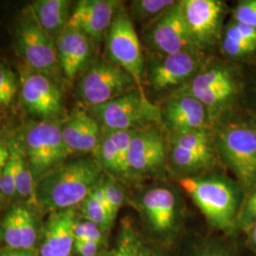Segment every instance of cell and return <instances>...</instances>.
Masks as SVG:
<instances>
[{"label": "cell", "instance_id": "cell-1", "mask_svg": "<svg viewBox=\"0 0 256 256\" xmlns=\"http://www.w3.org/2000/svg\"><path fill=\"white\" fill-rule=\"evenodd\" d=\"M102 172L94 158L64 160L36 182V202L44 210L72 209L100 183Z\"/></svg>", "mask_w": 256, "mask_h": 256}, {"label": "cell", "instance_id": "cell-2", "mask_svg": "<svg viewBox=\"0 0 256 256\" xmlns=\"http://www.w3.org/2000/svg\"><path fill=\"white\" fill-rule=\"evenodd\" d=\"M180 186L212 227L225 232L234 228L240 194L234 183L220 176H191L182 178Z\"/></svg>", "mask_w": 256, "mask_h": 256}, {"label": "cell", "instance_id": "cell-3", "mask_svg": "<svg viewBox=\"0 0 256 256\" xmlns=\"http://www.w3.org/2000/svg\"><path fill=\"white\" fill-rule=\"evenodd\" d=\"M238 93L236 81L229 68L212 64L196 74L172 95L196 99L208 111L210 124L227 110Z\"/></svg>", "mask_w": 256, "mask_h": 256}, {"label": "cell", "instance_id": "cell-4", "mask_svg": "<svg viewBox=\"0 0 256 256\" xmlns=\"http://www.w3.org/2000/svg\"><path fill=\"white\" fill-rule=\"evenodd\" d=\"M90 110L106 131L140 129V126L160 120V108L147 99L144 92L138 88Z\"/></svg>", "mask_w": 256, "mask_h": 256}, {"label": "cell", "instance_id": "cell-5", "mask_svg": "<svg viewBox=\"0 0 256 256\" xmlns=\"http://www.w3.org/2000/svg\"><path fill=\"white\" fill-rule=\"evenodd\" d=\"M216 147L241 184L256 185V129L244 124H230L218 131Z\"/></svg>", "mask_w": 256, "mask_h": 256}, {"label": "cell", "instance_id": "cell-6", "mask_svg": "<svg viewBox=\"0 0 256 256\" xmlns=\"http://www.w3.org/2000/svg\"><path fill=\"white\" fill-rule=\"evenodd\" d=\"M25 148L36 182L70 156L62 128L52 120H40L30 124L25 133Z\"/></svg>", "mask_w": 256, "mask_h": 256}, {"label": "cell", "instance_id": "cell-7", "mask_svg": "<svg viewBox=\"0 0 256 256\" xmlns=\"http://www.w3.org/2000/svg\"><path fill=\"white\" fill-rule=\"evenodd\" d=\"M134 86H137L135 80L124 68L111 61L100 60L82 76L78 84V93L82 101L92 108L136 90Z\"/></svg>", "mask_w": 256, "mask_h": 256}, {"label": "cell", "instance_id": "cell-8", "mask_svg": "<svg viewBox=\"0 0 256 256\" xmlns=\"http://www.w3.org/2000/svg\"><path fill=\"white\" fill-rule=\"evenodd\" d=\"M106 52L110 61L130 74L137 84L138 90L144 92L142 86L144 64L140 43L132 20L120 8L108 32Z\"/></svg>", "mask_w": 256, "mask_h": 256}, {"label": "cell", "instance_id": "cell-9", "mask_svg": "<svg viewBox=\"0 0 256 256\" xmlns=\"http://www.w3.org/2000/svg\"><path fill=\"white\" fill-rule=\"evenodd\" d=\"M16 45L19 54L34 72L46 74L54 70L58 63L54 40L38 25L30 10L19 24Z\"/></svg>", "mask_w": 256, "mask_h": 256}, {"label": "cell", "instance_id": "cell-10", "mask_svg": "<svg viewBox=\"0 0 256 256\" xmlns=\"http://www.w3.org/2000/svg\"><path fill=\"white\" fill-rule=\"evenodd\" d=\"M180 5L196 46L203 50L214 46L220 37L225 3L220 0H183Z\"/></svg>", "mask_w": 256, "mask_h": 256}, {"label": "cell", "instance_id": "cell-11", "mask_svg": "<svg viewBox=\"0 0 256 256\" xmlns=\"http://www.w3.org/2000/svg\"><path fill=\"white\" fill-rule=\"evenodd\" d=\"M148 37L152 46L165 56L198 50L186 25L180 1L153 21Z\"/></svg>", "mask_w": 256, "mask_h": 256}, {"label": "cell", "instance_id": "cell-12", "mask_svg": "<svg viewBox=\"0 0 256 256\" xmlns=\"http://www.w3.org/2000/svg\"><path fill=\"white\" fill-rule=\"evenodd\" d=\"M21 97L28 111L43 120H52L64 110L62 92L46 74H25L21 78Z\"/></svg>", "mask_w": 256, "mask_h": 256}, {"label": "cell", "instance_id": "cell-13", "mask_svg": "<svg viewBox=\"0 0 256 256\" xmlns=\"http://www.w3.org/2000/svg\"><path fill=\"white\" fill-rule=\"evenodd\" d=\"M203 64L204 55L200 50L166 55L151 68L150 84L156 92L182 86L202 70Z\"/></svg>", "mask_w": 256, "mask_h": 256}, {"label": "cell", "instance_id": "cell-14", "mask_svg": "<svg viewBox=\"0 0 256 256\" xmlns=\"http://www.w3.org/2000/svg\"><path fill=\"white\" fill-rule=\"evenodd\" d=\"M166 148L164 138L156 129H137L128 155V174L140 176L158 171L164 164Z\"/></svg>", "mask_w": 256, "mask_h": 256}, {"label": "cell", "instance_id": "cell-15", "mask_svg": "<svg viewBox=\"0 0 256 256\" xmlns=\"http://www.w3.org/2000/svg\"><path fill=\"white\" fill-rule=\"evenodd\" d=\"M160 120L172 134L208 130V111L191 96L172 95L160 108Z\"/></svg>", "mask_w": 256, "mask_h": 256}, {"label": "cell", "instance_id": "cell-16", "mask_svg": "<svg viewBox=\"0 0 256 256\" xmlns=\"http://www.w3.org/2000/svg\"><path fill=\"white\" fill-rule=\"evenodd\" d=\"M119 8V2L114 0H81L70 14L66 26L79 30L90 41L100 42Z\"/></svg>", "mask_w": 256, "mask_h": 256}, {"label": "cell", "instance_id": "cell-17", "mask_svg": "<svg viewBox=\"0 0 256 256\" xmlns=\"http://www.w3.org/2000/svg\"><path fill=\"white\" fill-rule=\"evenodd\" d=\"M61 128L70 155L93 153L102 136L100 122L84 110H75Z\"/></svg>", "mask_w": 256, "mask_h": 256}, {"label": "cell", "instance_id": "cell-18", "mask_svg": "<svg viewBox=\"0 0 256 256\" xmlns=\"http://www.w3.org/2000/svg\"><path fill=\"white\" fill-rule=\"evenodd\" d=\"M55 45L58 63L66 77L72 81L90 61L92 41L79 30L66 26Z\"/></svg>", "mask_w": 256, "mask_h": 256}, {"label": "cell", "instance_id": "cell-19", "mask_svg": "<svg viewBox=\"0 0 256 256\" xmlns=\"http://www.w3.org/2000/svg\"><path fill=\"white\" fill-rule=\"evenodd\" d=\"M78 221L74 209L52 212L46 221L41 256H70L74 247V228Z\"/></svg>", "mask_w": 256, "mask_h": 256}, {"label": "cell", "instance_id": "cell-20", "mask_svg": "<svg viewBox=\"0 0 256 256\" xmlns=\"http://www.w3.org/2000/svg\"><path fill=\"white\" fill-rule=\"evenodd\" d=\"M136 130H106V134L102 136L100 144L93 152L94 158L101 166L102 171L126 176L128 151Z\"/></svg>", "mask_w": 256, "mask_h": 256}, {"label": "cell", "instance_id": "cell-21", "mask_svg": "<svg viewBox=\"0 0 256 256\" xmlns=\"http://www.w3.org/2000/svg\"><path fill=\"white\" fill-rule=\"evenodd\" d=\"M140 205L154 230L166 232L173 228L176 212V200L171 190L164 187L152 188L144 194Z\"/></svg>", "mask_w": 256, "mask_h": 256}, {"label": "cell", "instance_id": "cell-22", "mask_svg": "<svg viewBox=\"0 0 256 256\" xmlns=\"http://www.w3.org/2000/svg\"><path fill=\"white\" fill-rule=\"evenodd\" d=\"M70 7V1L68 0H37L30 6V12L38 25L57 40L68 25Z\"/></svg>", "mask_w": 256, "mask_h": 256}, {"label": "cell", "instance_id": "cell-23", "mask_svg": "<svg viewBox=\"0 0 256 256\" xmlns=\"http://www.w3.org/2000/svg\"><path fill=\"white\" fill-rule=\"evenodd\" d=\"M170 160L178 169L192 173L214 166L216 164V155L214 152H196L172 146Z\"/></svg>", "mask_w": 256, "mask_h": 256}, {"label": "cell", "instance_id": "cell-24", "mask_svg": "<svg viewBox=\"0 0 256 256\" xmlns=\"http://www.w3.org/2000/svg\"><path fill=\"white\" fill-rule=\"evenodd\" d=\"M112 256H160L138 234L131 222L124 224Z\"/></svg>", "mask_w": 256, "mask_h": 256}, {"label": "cell", "instance_id": "cell-25", "mask_svg": "<svg viewBox=\"0 0 256 256\" xmlns=\"http://www.w3.org/2000/svg\"><path fill=\"white\" fill-rule=\"evenodd\" d=\"M10 156L14 166L18 194L22 198L36 202V180L28 164L27 158H25L14 144L10 147Z\"/></svg>", "mask_w": 256, "mask_h": 256}, {"label": "cell", "instance_id": "cell-26", "mask_svg": "<svg viewBox=\"0 0 256 256\" xmlns=\"http://www.w3.org/2000/svg\"><path fill=\"white\" fill-rule=\"evenodd\" d=\"M171 144L174 146L196 152H214L208 130L172 134Z\"/></svg>", "mask_w": 256, "mask_h": 256}, {"label": "cell", "instance_id": "cell-27", "mask_svg": "<svg viewBox=\"0 0 256 256\" xmlns=\"http://www.w3.org/2000/svg\"><path fill=\"white\" fill-rule=\"evenodd\" d=\"M82 216L84 220L96 224L102 232H106L112 226L114 218L110 210L93 196L92 192L82 203Z\"/></svg>", "mask_w": 256, "mask_h": 256}, {"label": "cell", "instance_id": "cell-28", "mask_svg": "<svg viewBox=\"0 0 256 256\" xmlns=\"http://www.w3.org/2000/svg\"><path fill=\"white\" fill-rule=\"evenodd\" d=\"M222 48L225 54L232 58L244 57L256 50V43L240 36L229 25L226 28L222 43Z\"/></svg>", "mask_w": 256, "mask_h": 256}, {"label": "cell", "instance_id": "cell-29", "mask_svg": "<svg viewBox=\"0 0 256 256\" xmlns=\"http://www.w3.org/2000/svg\"><path fill=\"white\" fill-rule=\"evenodd\" d=\"M0 232L3 241L12 250H23L16 205L12 207L1 222Z\"/></svg>", "mask_w": 256, "mask_h": 256}, {"label": "cell", "instance_id": "cell-30", "mask_svg": "<svg viewBox=\"0 0 256 256\" xmlns=\"http://www.w3.org/2000/svg\"><path fill=\"white\" fill-rule=\"evenodd\" d=\"M176 2L174 0H136L132 2V10L138 19H156Z\"/></svg>", "mask_w": 256, "mask_h": 256}, {"label": "cell", "instance_id": "cell-31", "mask_svg": "<svg viewBox=\"0 0 256 256\" xmlns=\"http://www.w3.org/2000/svg\"><path fill=\"white\" fill-rule=\"evenodd\" d=\"M23 250H32L36 242V218L32 212L23 205H16Z\"/></svg>", "mask_w": 256, "mask_h": 256}, {"label": "cell", "instance_id": "cell-32", "mask_svg": "<svg viewBox=\"0 0 256 256\" xmlns=\"http://www.w3.org/2000/svg\"><path fill=\"white\" fill-rule=\"evenodd\" d=\"M102 187L106 196L110 208L116 218L120 207L124 202V192L122 187L112 178H106L101 180Z\"/></svg>", "mask_w": 256, "mask_h": 256}, {"label": "cell", "instance_id": "cell-33", "mask_svg": "<svg viewBox=\"0 0 256 256\" xmlns=\"http://www.w3.org/2000/svg\"><path fill=\"white\" fill-rule=\"evenodd\" d=\"M0 192L7 198H14L18 194L14 166L10 156L0 174Z\"/></svg>", "mask_w": 256, "mask_h": 256}, {"label": "cell", "instance_id": "cell-34", "mask_svg": "<svg viewBox=\"0 0 256 256\" xmlns=\"http://www.w3.org/2000/svg\"><path fill=\"white\" fill-rule=\"evenodd\" d=\"M236 22L256 28V0L242 1L234 12Z\"/></svg>", "mask_w": 256, "mask_h": 256}, {"label": "cell", "instance_id": "cell-35", "mask_svg": "<svg viewBox=\"0 0 256 256\" xmlns=\"http://www.w3.org/2000/svg\"><path fill=\"white\" fill-rule=\"evenodd\" d=\"M256 222V188L248 196L244 207L238 216L236 224L240 228L247 230Z\"/></svg>", "mask_w": 256, "mask_h": 256}, {"label": "cell", "instance_id": "cell-36", "mask_svg": "<svg viewBox=\"0 0 256 256\" xmlns=\"http://www.w3.org/2000/svg\"><path fill=\"white\" fill-rule=\"evenodd\" d=\"M75 240H93L102 243V230L90 221L84 220L77 222L74 228Z\"/></svg>", "mask_w": 256, "mask_h": 256}, {"label": "cell", "instance_id": "cell-37", "mask_svg": "<svg viewBox=\"0 0 256 256\" xmlns=\"http://www.w3.org/2000/svg\"><path fill=\"white\" fill-rule=\"evenodd\" d=\"M0 92H4L12 99L18 92L16 74L5 66H0Z\"/></svg>", "mask_w": 256, "mask_h": 256}, {"label": "cell", "instance_id": "cell-38", "mask_svg": "<svg viewBox=\"0 0 256 256\" xmlns=\"http://www.w3.org/2000/svg\"><path fill=\"white\" fill-rule=\"evenodd\" d=\"M100 245L93 240H75L74 248L81 256H97Z\"/></svg>", "mask_w": 256, "mask_h": 256}, {"label": "cell", "instance_id": "cell-39", "mask_svg": "<svg viewBox=\"0 0 256 256\" xmlns=\"http://www.w3.org/2000/svg\"><path fill=\"white\" fill-rule=\"evenodd\" d=\"M230 25L232 27V28L238 32L240 36L256 43V28L248 26V25L239 23L236 21H234V23H232Z\"/></svg>", "mask_w": 256, "mask_h": 256}, {"label": "cell", "instance_id": "cell-40", "mask_svg": "<svg viewBox=\"0 0 256 256\" xmlns=\"http://www.w3.org/2000/svg\"><path fill=\"white\" fill-rule=\"evenodd\" d=\"M194 256H232L228 250L216 245H206L202 248Z\"/></svg>", "mask_w": 256, "mask_h": 256}, {"label": "cell", "instance_id": "cell-41", "mask_svg": "<svg viewBox=\"0 0 256 256\" xmlns=\"http://www.w3.org/2000/svg\"><path fill=\"white\" fill-rule=\"evenodd\" d=\"M10 149L0 142V162H5L9 160Z\"/></svg>", "mask_w": 256, "mask_h": 256}, {"label": "cell", "instance_id": "cell-42", "mask_svg": "<svg viewBox=\"0 0 256 256\" xmlns=\"http://www.w3.org/2000/svg\"><path fill=\"white\" fill-rule=\"evenodd\" d=\"M247 232H248V236L252 244L254 245V247L256 248V222L247 230Z\"/></svg>", "mask_w": 256, "mask_h": 256}, {"label": "cell", "instance_id": "cell-43", "mask_svg": "<svg viewBox=\"0 0 256 256\" xmlns=\"http://www.w3.org/2000/svg\"><path fill=\"white\" fill-rule=\"evenodd\" d=\"M14 256H37L36 254L32 250H14Z\"/></svg>", "mask_w": 256, "mask_h": 256}, {"label": "cell", "instance_id": "cell-44", "mask_svg": "<svg viewBox=\"0 0 256 256\" xmlns=\"http://www.w3.org/2000/svg\"><path fill=\"white\" fill-rule=\"evenodd\" d=\"M0 256H14V250H6V252H2Z\"/></svg>", "mask_w": 256, "mask_h": 256}, {"label": "cell", "instance_id": "cell-45", "mask_svg": "<svg viewBox=\"0 0 256 256\" xmlns=\"http://www.w3.org/2000/svg\"><path fill=\"white\" fill-rule=\"evenodd\" d=\"M6 162H0V174H1L2 169H3V167L6 164Z\"/></svg>", "mask_w": 256, "mask_h": 256}, {"label": "cell", "instance_id": "cell-46", "mask_svg": "<svg viewBox=\"0 0 256 256\" xmlns=\"http://www.w3.org/2000/svg\"></svg>", "mask_w": 256, "mask_h": 256}]
</instances>
